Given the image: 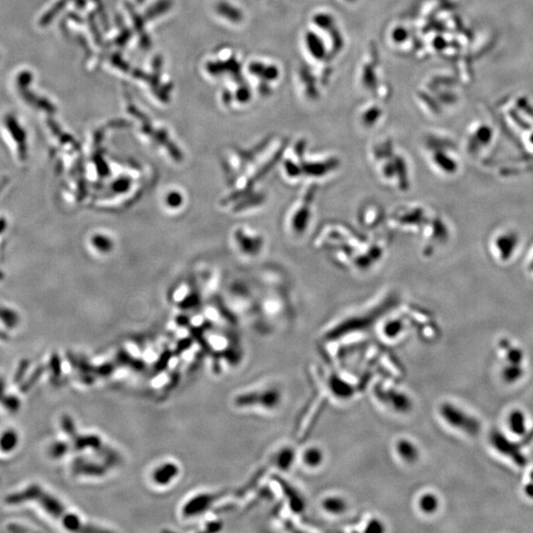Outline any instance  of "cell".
Masks as SVG:
<instances>
[{
    "label": "cell",
    "instance_id": "obj_15",
    "mask_svg": "<svg viewBox=\"0 0 533 533\" xmlns=\"http://www.w3.org/2000/svg\"><path fill=\"white\" fill-rule=\"evenodd\" d=\"M404 329V325L401 321L399 320H393V321H390L388 322L386 325H385V328H384V335L387 337V338H397L398 335H400L402 333Z\"/></svg>",
    "mask_w": 533,
    "mask_h": 533
},
{
    "label": "cell",
    "instance_id": "obj_17",
    "mask_svg": "<svg viewBox=\"0 0 533 533\" xmlns=\"http://www.w3.org/2000/svg\"><path fill=\"white\" fill-rule=\"evenodd\" d=\"M527 271L529 272L530 275L533 276V248L527 262Z\"/></svg>",
    "mask_w": 533,
    "mask_h": 533
},
{
    "label": "cell",
    "instance_id": "obj_4",
    "mask_svg": "<svg viewBox=\"0 0 533 533\" xmlns=\"http://www.w3.org/2000/svg\"><path fill=\"white\" fill-rule=\"evenodd\" d=\"M493 139L494 131L489 125H477L469 133L466 140V151L468 155L477 157L492 144Z\"/></svg>",
    "mask_w": 533,
    "mask_h": 533
},
{
    "label": "cell",
    "instance_id": "obj_9",
    "mask_svg": "<svg viewBox=\"0 0 533 533\" xmlns=\"http://www.w3.org/2000/svg\"><path fill=\"white\" fill-rule=\"evenodd\" d=\"M499 348L501 351H503L507 363L523 364L525 360V353L520 347L515 346L511 341L505 338L500 341Z\"/></svg>",
    "mask_w": 533,
    "mask_h": 533
},
{
    "label": "cell",
    "instance_id": "obj_6",
    "mask_svg": "<svg viewBox=\"0 0 533 533\" xmlns=\"http://www.w3.org/2000/svg\"><path fill=\"white\" fill-rule=\"evenodd\" d=\"M238 401L240 405L259 404L264 406V408L273 409L279 405L281 401V394L276 389H267L262 393H251L240 396Z\"/></svg>",
    "mask_w": 533,
    "mask_h": 533
},
{
    "label": "cell",
    "instance_id": "obj_2",
    "mask_svg": "<svg viewBox=\"0 0 533 533\" xmlns=\"http://www.w3.org/2000/svg\"><path fill=\"white\" fill-rule=\"evenodd\" d=\"M440 415L445 424L466 436L476 437L481 431L480 421L453 403H443L440 407Z\"/></svg>",
    "mask_w": 533,
    "mask_h": 533
},
{
    "label": "cell",
    "instance_id": "obj_14",
    "mask_svg": "<svg viewBox=\"0 0 533 533\" xmlns=\"http://www.w3.org/2000/svg\"><path fill=\"white\" fill-rule=\"evenodd\" d=\"M294 451L291 448H283L279 451L276 458V464L278 468L282 471H287L293 464L294 461Z\"/></svg>",
    "mask_w": 533,
    "mask_h": 533
},
{
    "label": "cell",
    "instance_id": "obj_12",
    "mask_svg": "<svg viewBox=\"0 0 533 533\" xmlns=\"http://www.w3.org/2000/svg\"><path fill=\"white\" fill-rule=\"evenodd\" d=\"M501 375L506 383L515 384L525 376V369L523 367V364L507 363L502 368Z\"/></svg>",
    "mask_w": 533,
    "mask_h": 533
},
{
    "label": "cell",
    "instance_id": "obj_5",
    "mask_svg": "<svg viewBox=\"0 0 533 533\" xmlns=\"http://www.w3.org/2000/svg\"><path fill=\"white\" fill-rule=\"evenodd\" d=\"M430 164L440 175L453 177L458 174L460 163L454 151L449 149H434L430 154Z\"/></svg>",
    "mask_w": 533,
    "mask_h": 533
},
{
    "label": "cell",
    "instance_id": "obj_18",
    "mask_svg": "<svg viewBox=\"0 0 533 533\" xmlns=\"http://www.w3.org/2000/svg\"><path fill=\"white\" fill-rule=\"evenodd\" d=\"M530 480L533 481V469L531 471V473H530Z\"/></svg>",
    "mask_w": 533,
    "mask_h": 533
},
{
    "label": "cell",
    "instance_id": "obj_13",
    "mask_svg": "<svg viewBox=\"0 0 533 533\" xmlns=\"http://www.w3.org/2000/svg\"><path fill=\"white\" fill-rule=\"evenodd\" d=\"M324 459V454L322 450L318 447L307 448L302 454L303 463L310 468L319 467Z\"/></svg>",
    "mask_w": 533,
    "mask_h": 533
},
{
    "label": "cell",
    "instance_id": "obj_7",
    "mask_svg": "<svg viewBox=\"0 0 533 533\" xmlns=\"http://www.w3.org/2000/svg\"><path fill=\"white\" fill-rule=\"evenodd\" d=\"M507 426L509 431L516 437L524 438L529 433L528 417L521 409L512 410L507 418Z\"/></svg>",
    "mask_w": 533,
    "mask_h": 533
},
{
    "label": "cell",
    "instance_id": "obj_3",
    "mask_svg": "<svg viewBox=\"0 0 533 533\" xmlns=\"http://www.w3.org/2000/svg\"><path fill=\"white\" fill-rule=\"evenodd\" d=\"M490 444L497 452L509 458L515 465L519 467L528 465V458L523 452L522 444L512 441L504 433L494 430L490 435Z\"/></svg>",
    "mask_w": 533,
    "mask_h": 533
},
{
    "label": "cell",
    "instance_id": "obj_8",
    "mask_svg": "<svg viewBox=\"0 0 533 533\" xmlns=\"http://www.w3.org/2000/svg\"><path fill=\"white\" fill-rule=\"evenodd\" d=\"M397 455L406 463L414 464L420 458V451L417 445L409 440H399L395 444Z\"/></svg>",
    "mask_w": 533,
    "mask_h": 533
},
{
    "label": "cell",
    "instance_id": "obj_1",
    "mask_svg": "<svg viewBox=\"0 0 533 533\" xmlns=\"http://www.w3.org/2000/svg\"><path fill=\"white\" fill-rule=\"evenodd\" d=\"M522 242V235L516 228L510 226L499 228L490 238V253L496 263L507 266L518 256Z\"/></svg>",
    "mask_w": 533,
    "mask_h": 533
},
{
    "label": "cell",
    "instance_id": "obj_11",
    "mask_svg": "<svg viewBox=\"0 0 533 533\" xmlns=\"http://www.w3.org/2000/svg\"><path fill=\"white\" fill-rule=\"evenodd\" d=\"M418 507L423 514L427 516H432L439 511L440 499L437 495L433 493H426L419 498Z\"/></svg>",
    "mask_w": 533,
    "mask_h": 533
},
{
    "label": "cell",
    "instance_id": "obj_10",
    "mask_svg": "<svg viewBox=\"0 0 533 533\" xmlns=\"http://www.w3.org/2000/svg\"><path fill=\"white\" fill-rule=\"evenodd\" d=\"M322 508L325 512L334 516H341L348 510L347 502L337 496H330L323 500Z\"/></svg>",
    "mask_w": 533,
    "mask_h": 533
},
{
    "label": "cell",
    "instance_id": "obj_16",
    "mask_svg": "<svg viewBox=\"0 0 533 533\" xmlns=\"http://www.w3.org/2000/svg\"><path fill=\"white\" fill-rule=\"evenodd\" d=\"M523 490H524V494H525V496L527 498L533 500V481L530 480L528 483H526L524 488H523Z\"/></svg>",
    "mask_w": 533,
    "mask_h": 533
}]
</instances>
